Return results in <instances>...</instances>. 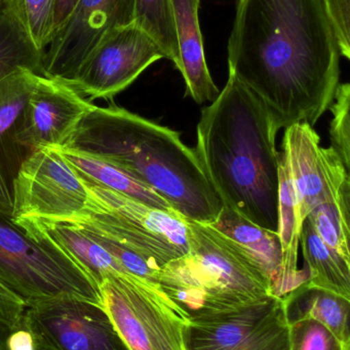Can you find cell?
I'll use <instances>...</instances> for the list:
<instances>
[{
	"label": "cell",
	"instance_id": "cell-1",
	"mask_svg": "<svg viewBox=\"0 0 350 350\" xmlns=\"http://www.w3.org/2000/svg\"><path fill=\"white\" fill-rule=\"evenodd\" d=\"M229 74L279 127L314 126L340 78V49L323 0H238L228 40Z\"/></svg>",
	"mask_w": 350,
	"mask_h": 350
},
{
	"label": "cell",
	"instance_id": "cell-2",
	"mask_svg": "<svg viewBox=\"0 0 350 350\" xmlns=\"http://www.w3.org/2000/svg\"><path fill=\"white\" fill-rule=\"evenodd\" d=\"M281 131L267 107L232 74L203 107L195 152L225 207L260 228L279 232Z\"/></svg>",
	"mask_w": 350,
	"mask_h": 350
},
{
	"label": "cell",
	"instance_id": "cell-3",
	"mask_svg": "<svg viewBox=\"0 0 350 350\" xmlns=\"http://www.w3.org/2000/svg\"><path fill=\"white\" fill-rule=\"evenodd\" d=\"M62 148L115 166L153 189L185 219L211 224L223 208L195 149L177 131L121 107H97Z\"/></svg>",
	"mask_w": 350,
	"mask_h": 350
},
{
	"label": "cell",
	"instance_id": "cell-4",
	"mask_svg": "<svg viewBox=\"0 0 350 350\" xmlns=\"http://www.w3.org/2000/svg\"><path fill=\"white\" fill-rule=\"evenodd\" d=\"M185 220L188 253L158 271V286L187 322L234 312L273 295L264 273L238 243L211 224Z\"/></svg>",
	"mask_w": 350,
	"mask_h": 350
},
{
	"label": "cell",
	"instance_id": "cell-5",
	"mask_svg": "<svg viewBox=\"0 0 350 350\" xmlns=\"http://www.w3.org/2000/svg\"><path fill=\"white\" fill-rule=\"evenodd\" d=\"M88 202L70 218L116 241L160 269L188 253L187 224L180 214L150 207L112 189L84 180Z\"/></svg>",
	"mask_w": 350,
	"mask_h": 350
},
{
	"label": "cell",
	"instance_id": "cell-6",
	"mask_svg": "<svg viewBox=\"0 0 350 350\" xmlns=\"http://www.w3.org/2000/svg\"><path fill=\"white\" fill-rule=\"evenodd\" d=\"M0 283L26 306L64 297L101 304L98 286L78 263L53 245L29 238L2 215Z\"/></svg>",
	"mask_w": 350,
	"mask_h": 350
},
{
	"label": "cell",
	"instance_id": "cell-7",
	"mask_svg": "<svg viewBox=\"0 0 350 350\" xmlns=\"http://www.w3.org/2000/svg\"><path fill=\"white\" fill-rule=\"evenodd\" d=\"M101 304L129 350H187L189 323L158 288L121 273L98 286Z\"/></svg>",
	"mask_w": 350,
	"mask_h": 350
},
{
	"label": "cell",
	"instance_id": "cell-8",
	"mask_svg": "<svg viewBox=\"0 0 350 350\" xmlns=\"http://www.w3.org/2000/svg\"><path fill=\"white\" fill-rule=\"evenodd\" d=\"M12 220H65L84 211L88 191L84 179L57 148L34 150L12 180Z\"/></svg>",
	"mask_w": 350,
	"mask_h": 350
},
{
	"label": "cell",
	"instance_id": "cell-9",
	"mask_svg": "<svg viewBox=\"0 0 350 350\" xmlns=\"http://www.w3.org/2000/svg\"><path fill=\"white\" fill-rule=\"evenodd\" d=\"M25 325L51 350H129L102 304L75 297L27 306Z\"/></svg>",
	"mask_w": 350,
	"mask_h": 350
},
{
	"label": "cell",
	"instance_id": "cell-10",
	"mask_svg": "<svg viewBox=\"0 0 350 350\" xmlns=\"http://www.w3.org/2000/svg\"><path fill=\"white\" fill-rule=\"evenodd\" d=\"M283 298L268 296L234 312L189 323L187 350H289Z\"/></svg>",
	"mask_w": 350,
	"mask_h": 350
},
{
	"label": "cell",
	"instance_id": "cell-11",
	"mask_svg": "<svg viewBox=\"0 0 350 350\" xmlns=\"http://www.w3.org/2000/svg\"><path fill=\"white\" fill-rule=\"evenodd\" d=\"M164 55L135 23L106 35L80 66L71 86L82 96L112 100Z\"/></svg>",
	"mask_w": 350,
	"mask_h": 350
},
{
	"label": "cell",
	"instance_id": "cell-12",
	"mask_svg": "<svg viewBox=\"0 0 350 350\" xmlns=\"http://www.w3.org/2000/svg\"><path fill=\"white\" fill-rule=\"evenodd\" d=\"M135 0H77L43 55L42 74L71 85L78 70L111 31L134 23Z\"/></svg>",
	"mask_w": 350,
	"mask_h": 350
},
{
	"label": "cell",
	"instance_id": "cell-13",
	"mask_svg": "<svg viewBox=\"0 0 350 350\" xmlns=\"http://www.w3.org/2000/svg\"><path fill=\"white\" fill-rule=\"evenodd\" d=\"M282 147L289 158L300 228L314 208L350 197L349 170L331 148L321 146L314 126L301 122L288 127Z\"/></svg>",
	"mask_w": 350,
	"mask_h": 350
},
{
	"label": "cell",
	"instance_id": "cell-14",
	"mask_svg": "<svg viewBox=\"0 0 350 350\" xmlns=\"http://www.w3.org/2000/svg\"><path fill=\"white\" fill-rule=\"evenodd\" d=\"M94 106L69 84L38 75L14 127V139L33 151L64 147Z\"/></svg>",
	"mask_w": 350,
	"mask_h": 350
},
{
	"label": "cell",
	"instance_id": "cell-15",
	"mask_svg": "<svg viewBox=\"0 0 350 350\" xmlns=\"http://www.w3.org/2000/svg\"><path fill=\"white\" fill-rule=\"evenodd\" d=\"M201 0H172L175 30L178 40L180 65L186 86V96L197 104L213 103L219 88L213 81L205 61L203 38L199 26Z\"/></svg>",
	"mask_w": 350,
	"mask_h": 350
},
{
	"label": "cell",
	"instance_id": "cell-16",
	"mask_svg": "<svg viewBox=\"0 0 350 350\" xmlns=\"http://www.w3.org/2000/svg\"><path fill=\"white\" fill-rule=\"evenodd\" d=\"M211 226L251 255L268 281L271 294L283 298V248L279 232L260 228L225 206Z\"/></svg>",
	"mask_w": 350,
	"mask_h": 350
},
{
	"label": "cell",
	"instance_id": "cell-17",
	"mask_svg": "<svg viewBox=\"0 0 350 350\" xmlns=\"http://www.w3.org/2000/svg\"><path fill=\"white\" fill-rule=\"evenodd\" d=\"M288 323L318 321L350 345V299L316 287L308 280L283 297Z\"/></svg>",
	"mask_w": 350,
	"mask_h": 350
},
{
	"label": "cell",
	"instance_id": "cell-18",
	"mask_svg": "<svg viewBox=\"0 0 350 350\" xmlns=\"http://www.w3.org/2000/svg\"><path fill=\"white\" fill-rule=\"evenodd\" d=\"M279 234L283 248V288L287 295L308 280V275L298 269L300 228L297 219V199L285 148L279 152ZM284 295V296H285Z\"/></svg>",
	"mask_w": 350,
	"mask_h": 350
},
{
	"label": "cell",
	"instance_id": "cell-19",
	"mask_svg": "<svg viewBox=\"0 0 350 350\" xmlns=\"http://www.w3.org/2000/svg\"><path fill=\"white\" fill-rule=\"evenodd\" d=\"M72 170L84 180L123 193L150 207L170 211V204L153 189L111 164L82 152L57 148ZM174 211V210H173Z\"/></svg>",
	"mask_w": 350,
	"mask_h": 350
},
{
	"label": "cell",
	"instance_id": "cell-20",
	"mask_svg": "<svg viewBox=\"0 0 350 350\" xmlns=\"http://www.w3.org/2000/svg\"><path fill=\"white\" fill-rule=\"evenodd\" d=\"M43 55L31 39L12 0H0V80L20 69L41 75Z\"/></svg>",
	"mask_w": 350,
	"mask_h": 350
},
{
	"label": "cell",
	"instance_id": "cell-21",
	"mask_svg": "<svg viewBox=\"0 0 350 350\" xmlns=\"http://www.w3.org/2000/svg\"><path fill=\"white\" fill-rule=\"evenodd\" d=\"M300 245L308 267V283L350 299V263L326 245L310 220L302 226Z\"/></svg>",
	"mask_w": 350,
	"mask_h": 350
},
{
	"label": "cell",
	"instance_id": "cell-22",
	"mask_svg": "<svg viewBox=\"0 0 350 350\" xmlns=\"http://www.w3.org/2000/svg\"><path fill=\"white\" fill-rule=\"evenodd\" d=\"M39 74L20 69L0 80V144L10 133L24 110ZM12 196L0 165V215L12 219Z\"/></svg>",
	"mask_w": 350,
	"mask_h": 350
},
{
	"label": "cell",
	"instance_id": "cell-23",
	"mask_svg": "<svg viewBox=\"0 0 350 350\" xmlns=\"http://www.w3.org/2000/svg\"><path fill=\"white\" fill-rule=\"evenodd\" d=\"M134 23L153 39L164 59H170L178 69L180 53L172 0H135Z\"/></svg>",
	"mask_w": 350,
	"mask_h": 350
},
{
	"label": "cell",
	"instance_id": "cell-24",
	"mask_svg": "<svg viewBox=\"0 0 350 350\" xmlns=\"http://www.w3.org/2000/svg\"><path fill=\"white\" fill-rule=\"evenodd\" d=\"M349 202L350 197H347L340 201L322 204L314 208L306 219L312 222L326 245L350 263Z\"/></svg>",
	"mask_w": 350,
	"mask_h": 350
},
{
	"label": "cell",
	"instance_id": "cell-25",
	"mask_svg": "<svg viewBox=\"0 0 350 350\" xmlns=\"http://www.w3.org/2000/svg\"><path fill=\"white\" fill-rule=\"evenodd\" d=\"M39 51L45 53L53 36L55 0H12Z\"/></svg>",
	"mask_w": 350,
	"mask_h": 350
},
{
	"label": "cell",
	"instance_id": "cell-26",
	"mask_svg": "<svg viewBox=\"0 0 350 350\" xmlns=\"http://www.w3.org/2000/svg\"><path fill=\"white\" fill-rule=\"evenodd\" d=\"M329 110L332 112L330 123L331 149L336 153L345 167L350 170V84L339 83Z\"/></svg>",
	"mask_w": 350,
	"mask_h": 350
},
{
	"label": "cell",
	"instance_id": "cell-27",
	"mask_svg": "<svg viewBox=\"0 0 350 350\" xmlns=\"http://www.w3.org/2000/svg\"><path fill=\"white\" fill-rule=\"evenodd\" d=\"M289 327V350H350V345L318 321H297Z\"/></svg>",
	"mask_w": 350,
	"mask_h": 350
},
{
	"label": "cell",
	"instance_id": "cell-28",
	"mask_svg": "<svg viewBox=\"0 0 350 350\" xmlns=\"http://www.w3.org/2000/svg\"><path fill=\"white\" fill-rule=\"evenodd\" d=\"M26 304L0 283V350H8L10 335L24 323Z\"/></svg>",
	"mask_w": 350,
	"mask_h": 350
},
{
	"label": "cell",
	"instance_id": "cell-29",
	"mask_svg": "<svg viewBox=\"0 0 350 350\" xmlns=\"http://www.w3.org/2000/svg\"><path fill=\"white\" fill-rule=\"evenodd\" d=\"M342 57L350 59V0H323Z\"/></svg>",
	"mask_w": 350,
	"mask_h": 350
},
{
	"label": "cell",
	"instance_id": "cell-30",
	"mask_svg": "<svg viewBox=\"0 0 350 350\" xmlns=\"http://www.w3.org/2000/svg\"><path fill=\"white\" fill-rule=\"evenodd\" d=\"M25 319V318H24ZM37 342L31 331L23 323L20 328L16 329L8 341V350H36Z\"/></svg>",
	"mask_w": 350,
	"mask_h": 350
},
{
	"label": "cell",
	"instance_id": "cell-31",
	"mask_svg": "<svg viewBox=\"0 0 350 350\" xmlns=\"http://www.w3.org/2000/svg\"><path fill=\"white\" fill-rule=\"evenodd\" d=\"M77 0H55V16H53V34L61 28L73 10ZM53 39V38H51Z\"/></svg>",
	"mask_w": 350,
	"mask_h": 350
},
{
	"label": "cell",
	"instance_id": "cell-32",
	"mask_svg": "<svg viewBox=\"0 0 350 350\" xmlns=\"http://www.w3.org/2000/svg\"><path fill=\"white\" fill-rule=\"evenodd\" d=\"M36 350H51V349H45V347H40V345H37V349Z\"/></svg>",
	"mask_w": 350,
	"mask_h": 350
}]
</instances>
